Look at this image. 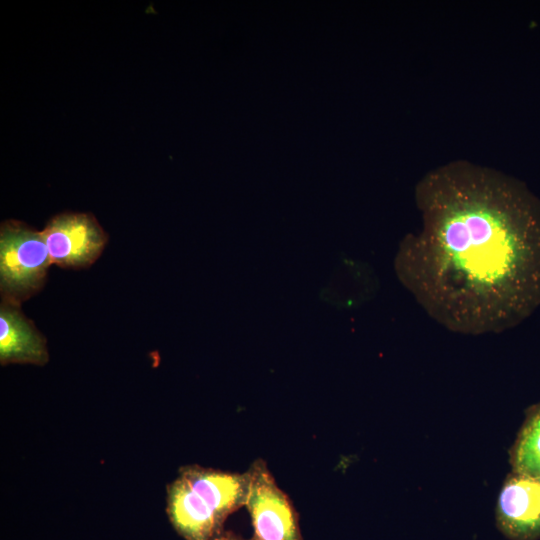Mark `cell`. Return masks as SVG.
Wrapping results in <instances>:
<instances>
[{
	"label": "cell",
	"mask_w": 540,
	"mask_h": 540,
	"mask_svg": "<svg viewBox=\"0 0 540 540\" xmlns=\"http://www.w3.org/2000/svg\"><path fill=\"white\" fill-rule=\"evenodd\" d=\"M421 228L395 257L402 285L450 331L500 333L540 306V200L496 169L456 160L415 186Z\"/></svg>",
	"instance_id": "1"
},
{
	"label": "cell",
	"mask_w": 540,
	"mask_h": 540,
	"mask_svg": "<svg viewBox=\"0 0 540 540\" xmlns=\"http://www.w3.org/2000/svg\"><path fill=\"white\" fill-rule=\"evenodd\" d=\"M51 264L42 231L8 220L0 228V290L2 300L20 305L44 284Z\"/></svg>",
	"instance_id": "2"
},
{
	"label": "cell",
	"mask_w": 540,
	"mask_h": 540,
	"mask_svg": "<svg viewBox=\"0 0 540 540\" xmlns=\"http://www.w3.org/2000/svg\"><path fill=\"white\" fill-rule=\"evenodd\" d=\"M179 476L185 481L190 503L210 537L223 532L227 517L246 504L248 471L232 473L189 465L181 468Z\"/></svg>",
	"instance_id": "3"
},
{
	"label": "cell",
	"mask_w": 540,
	"mask_h": 540,
	"mask_svg": "<svg viewBox=\"0 0 540 540\" xmlns=\"http://www.w3.org/2000/svg\"><path fill=\"white\" fill-rule=\"evenodd\" d=\"M247 471L250 485L245 506L254 530L251 540H303L297 512L266 462L256 459Z\"/></svg>",
	"instance_id": "4"
},
{
	"label": "cell",
	"mask_w": 540,
	"mask_h": 540,
	"mask_svg": "<svg viewBox=\"0 0 540 540\" xmlns=\"http://www.w3.org/2000/svg\"><path fill=\"white\" fill-rule=\"evenodd\" d=\"M51 264L62 268H86L101 255L107 235L91 214L54 216L42 231Z\"/></svg>",
	"instance_id": "5"
},
{
	"label": "cell",
	"mask_w": 540,
	"mask_h": 540,
	"mask_svg": "<svg viewBox=\"0 0 540 540\" xmlns=\"http://www.w3.org/2000/svg\"><path fill=\"white\" fill-rule=\"evenodd\" d=\"M496 526L509 540L540 539V476L511 470L498 495Z\"/></svg>",
	"instance_id": "6"
},
{
	"label": "cell",
	"mask_w": 540,
	"mask_h": 540,
	"mask_svg": "<svg viewBox=\"0 0 540 540\" xmlns=\"http://www.w3.org/2000/svg\"><path fill=\"white\" fill-rule=\"evenodd\" d=\"M18 304L2 300L0 306V362L45 365L48 351L43 335L20 311Z\"/></svg>",
	"instance_id": "7"
},
{
	"label": "cell",
	"mask_w": 540,
	"mask_h": 540,
	"mask_svg": "<svg viewBox=\"0 0 540 540\" xmlns=\"http://www.w3.org/2000/svg\"><path fill=\"white\" fill-rule=\"evenodd\" d=\"M512 470L540 476V403L531 406L510 450Z\"/></svg>",
	"instance_id": "8"
},
{
	"label": "cell",
	"mask_w": 540,
	"mask_h": 540,
	"mask_svg": "<svg viewBox=\"0 0 540 540\" xmlns=\"http://www.w3.org/2000/svg\"><path fill=\"white\" fill-rule=\"evenodd\" d=\"M212 540H247V539H244L232 532L223 531L219 535L214 537ZM248 540H251V539H248Z\"/></svg>",
	"instance_id": "9"
}]
</instances>
